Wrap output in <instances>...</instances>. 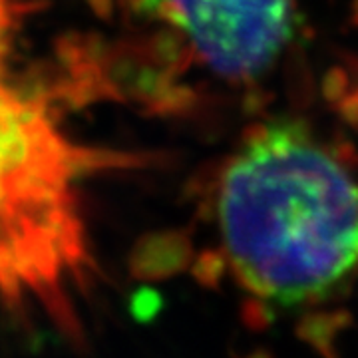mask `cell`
<instances>
[{"instance_id":"obj_1","label":"cell","mask_w":358,"mask_h":358,"mask_svg":"<svg viewBox=\"0 0 358 358\" xmlns=\"http://www.w3.org/2000/svg\"><path fill=\"white\" fill-rule=\"evenodd\" d=\"M24 13L0 0V307L76 343L98 279L86 185L129 159L80 143L14 74Z\"/></svg>"},{"instance_id":"obj_2","label":"cell","mask_w":358,"mask_h":358,"mask_svg":"<svg viewBox=\"0 0 358 358\" xmlns=\"http://www.w3.org/2000/svg\"><path fill=\"white\" fill-rule=\"evenodd\" d=\"M219 267L263 307L315 303L357 267L358 185L299 120L257 126L215 195Z\"/></svg>"},{"instance_id":"obj_3","label":"cell","mask_w":358,"mask_h":358,"mask_svg":"<svg viewBox=\"0 0 358 358\" xmlns=\"http://www.w3.org/2000/svg\"><path fill=\"white\" fill-rule=\"evenodd\" d=\"M136 26L178 70L201 66L229 82L265 74L294 30L293 0H173Z\"/></svg>"},{"instance_id":"obj_4","label":"cell","mask_w":358,"mask_h":358,"mask_svg":"<svg viewBox=\"0 0 358 358\" xmlns=\"http://www.w3.org/2000/svg\"><path fill=\"white\" fill-rule=\"evenodd\" d=\"M350 322V317L346 313H313L307 315L299 324V336L313 345L317 350L324 355H333V348L338 333Z\"/></svg>"},{"instance_id":"obj_5","label":"cell","mask_w":358,"mask_h":358,"mask_svg":"<svg viewBox=\"0 0 358 358\" xmlns=\"http://www.w3.org/2000/svg\"><path fill=\"white\" fill-rule=\"evenodd\" d=\"M355 18H357V22H358V0H357V8H355Z\"/></svg>"},{"instance_id":"obj_6","label":"cell","mask_w":358,"mask_h":358,"mask_svg":"<svg viewBox=\"0 0 358 358\" xmlns=\"http://www.w3.org/2000/svg\"><path fill=\"white\" fill-rule=\"evenodd\" d=\"M357 267H358V249H357Z\"/></svg>"}]
</instances>
